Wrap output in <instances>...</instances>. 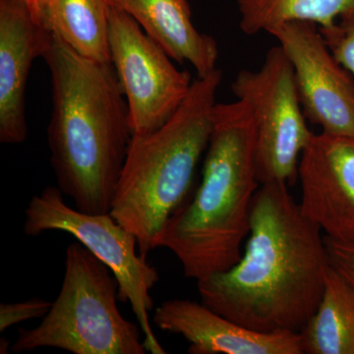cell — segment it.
Masks as SVG:
<instances>
[{
  "label": "cell",
  "mask_w": 354,
  "mask_h": 354,
  "mask_svg": "<svg viewBox=\"0 0 354 354\" xmlns=\"http://www.w3.org/2000/svg\"><path fill=\"white\" fill-rule=\"evenodd\" d=\"M283 183L261 184L241 259L197 281L202 304L256 332L299 334L315 313L330 267L325 236Z\"/></svg>",
  "instance_id": "obj_1"
},
{
  "label": "cell",
  "mask_w": 354,
  "mask_h": 354,
  "mask_svg": "<svg viewBox=\"0 0 354 354\" xmlns=\"http://www.w3.org/2000/svg\"><path fill=\"white\" fill-rule=\"evenodd\" d=\"M43 58L53 87L48 141L57 187L79 211L111 213L133 136L118 73L53 32Z\"/></svg>",
  "instance_id": "obj_2"
},
{
  "label": "cell",
  "mask_w": 354,
  "mask_h": 354,
  "mask_svg": "<svg viewBox=\"0 0 354 354\" xmlns=\"http://www.w3.org/2000/svg\"><path fill=\"white\" fill-rule=\"evenodd\" d=\"M260 185L250 109L239 100L216 104L201 183L167 223L158 248L171 251L196 281L227 271L241 259Z\"/></svg>",
  "instance_id": "obj_3"
},
{
  "label": "cell",
  "mask_w": 354,
  "mask_h": 354,
  "mask_svg": "<svg viewBox=\"0 0 354 354\" xmlns=\"http://www.w3.org/2000/svg\"><path fill=\"white\" fill-rule=\"evenodd\" d=\"M221 76L216 68L197 77L180 108L162 127L132 136L111 215L136 236L142 255L158 248L167 223L187 202L213 131Z\"/></svg>",
  "instance_id": "obj_4"
},
{
  "label": "cell",
  "mask_w": 354,
  "mask_h": 354,
  "mask_svg": "<svg viewBox=\"0 0 354 354\" xmlns=\"http://www.w3.org/2000/svg\"><path fill=\"white\" fill-rule=\"evenodd\" d=\"M118 286L108 266L80 242L66 248L59 295L38 327L18 329L14 353L53 348L73 354H145L140 326L118 306Z\"/></svg>",
  "instance_id": "obj_5"
},
{
  "label": "cell",
  "mask_w": 354,
  "mask_h": 354,
  "mask_svg": "<svg viewBox=\"0 0 354 354\" xmlns=\"http://www.w3.org/2000/svg\"><path fill=\"white\" fill-rule=\"evenodd\" d=\"M59 188L48 186L35 195L25 209L24 232L29 236L62 232L75 237L97 259L108 266L118 281V300L129 302L145 335L147 353L165 354L153 334L150 312L153 309L151 290L160 279L157 268L140 254L134 234L122 227L111 213L91 215L65 203Z\"/></svg>",
  "instance_id": "obj_6"
},
{
  "label": "cell",
  "mask_w": 354,
  "mask_h": 354,
  "mask_svg": "<svg viewBox=\"0 0 354 354\" xmlns=\"http://www.w3.org/2000/svg\"><path fill=\"white\" fill-rule=\"evenodd\" d=\"M232 90L255 122L258 180L292 185L314 133L307 127L292 65L283 48H270L260 68L241 70Z\"/></svg>",
  "instance_id": "obj_7"
},
{
  "label": "cell",
  "mask_w": 354,
  "mask_h": 354,
  "mask_svg": "<svg viewBox=\"0 0 354 354\" xmlns=\"http://www.w3.org/2000/svg\"><path fill=\"white\" fill-rule=\"evenodd\" d=\"M109 50L127 97L133 135L155 131L187 97L193 83L189 72L177 69L131 16L111 6Z\"/></svg>",
  "instance_id": "obj_8"
},
{
  "label": "cell",
  "mask_w": 354,
  "mask_h": 354,
  "mask_svg": "<svg viewBox=\"0 0 354 354\" xmlns=\"http://www.w3.org/2000/svg\"><path fill=\"white\" fill-rule=\"evenodd\" d=\"M268 34L292 65L306 118L324 134L354 139V79L335 57L318 26L290 22Z\"/></svg>",
  "instance_id": "obj_9"
},
{
  "label": "cell",
  "mask_w": 354,
  "mask_h": 354,
  "mask_svg": "<svg viewBox=\"0 0 354 354\" xmlns=\"http://www.w3.org/2000/svg\"><path fill=\"white\" fill-rule=\"evenodd\" d=\"M299 204L325 236L354 243V139L314 134L298 167Z\"/></svg>",
  "instance_id": "obj_10"
},
{
  "label": "cell",
  "mask_w": 354,
  "mask_h": 354,
  "mask_svg": "<svg viewBox=\"0 0 354 354\" xmlns=\"http://www.w3.org/2000/svg\"><path fill=\"white\" fill-rule=\"evenodd\" d=\"M51 32L26 0H0V142L27 139L25 97L32 62L43 57Z\"/></svg>",
  "instance_id": "obj_11"
},
{
  "label": "cell",
  "mask_w": 354,
  "mask_h": 354,
  "mask_svg": "<svg viewBox=\"0 0 354 354\" xmlns=\"http://www.w3.org/2000/svg\"><path fill=\"white\" fill-rule=\"evenodd\" d=\"M153 323L184 337L191 354H304L297 333L256 332L192 300L162 302L155 310Z\"/></svg>",
  "instance_id": "obj_12"
},
{
  "label": "cell",
  "mask_w": 354,
  "mask_h": 354,
  "mask_svg": "<svg viewBox=\"0 0 354 354\" xmlns=\"http://www.w3.org/2000/svg\"><path fill=\"white\" fill-rule=\"evenodd\" d=\"M124 11L176 62H188L198 77L216 69L218 43L195 27L187 0H108Z\"/></svg>",
  "instance_id": "obj_13"
},
{
  "label": "cell",
  "mask_w": 354,
  "mask_h": 354,
  "mask_svg": "<svg viewBox=\"0 0 354 354\" xmlns=\"http://www.w3.org/2000/svg\"><path fill=\"white\" fill-rule=\"evenodd\" d=\"M108 0H39L37 19L79 55L111 64Z\"/></svg>",
  "instance_id": "obj_14"
},
{
  "label": "cell",
  "mask_w": 354,
  "mask_h": 354,
  "mask_svg": "<svg viewBox=\"0 0 354 354\" xmlns=\"http://www.w3.org/2000/svg\"><path fill=\"white\" fill-rule=\"evenodd\" d=\"M299 335L305 354H354V286L332 266L320 304Z\"/></svg>",
  "instance_id": "obj_15"
},
{
  "label": "cell",
  "mask_w": 354,
  "mask_h": 354,
  "mask_svg": "<svg viewBox=\"0 0 354 354\" xmlns=\"http://www.w3.org/2000/svg\"><path fill=\"white\" fill-rule=\"evenodd\" d=\"M241 29L247 36L290 22L329 28L354 9V0H237Z\"/></svg>",
  "instance_id": "obj_16"
},
{
  "label": "cell",
  "mask_w": 354,
  "mask_h": 354,
  "mask_svg": "<svg viewBox=\"0 0 354 354\" xmlns=\"http://www.w3.org/2000/svg\"><path fill=\"white\" fill-rule=\"evenodd\" d=\"M320 31L335 57L354 79V9L330 27L321 28Z\"/></svg>",
  "instance_id": "obj_17"
},
{
  "label": "cell",
  "mask_w": 354,
  "mask_h": 354,
  "mask_svg": "<svg viewBox=\"0 0 354 354\" xmlns=\"http://www.w3.org/2000/svg\"><path fill=\"white\" fill-rule=\"evenodd\" d=\"M53 302L48 300L32 298L17 304H0V332L17 324L34 319H43L50 311Z\"/></svg>",
  "instance_id": "obj_18"
},
{
  "label": "cell",
  "mask_w": 354,
  "mask_h": 354,
  "mask_svg": "<svg viewBox=\"0 0 354 354\" xmlns=\"http://www.w3.org/2000/svg\"><path fill=\"white\" fill-rule=\"evenodd\" d=\"M330 266L354 286V243L325 236Z\"/></svg>",
  "instance_id": "obj_19"
},
{
  "label": "cell",
  "mask_w": 354,
  "mask_h": 354,
  "mask_svg": "<svg viewBox=\"0 0 354 354\" xmlns=\"http://www.w3.org/2000/svg\"><path fill=\"white\" fill-rule=\"evenodd\" d=\"M26 1H27V3L29 4L30 7H31L32 13H34L35 17L37 18V13H38L39 0H26Z\"/></svg>",
  "instance_id": "obj_20"
},
{
  "label": "cell",
  "mask_w": 354,
  "mask_h": 354,
  "mask_svg": "<svg viewBox=\"0 0 354 354\" xmlns=\"http://www.w3.org/2000/svg\"><path fill=\"white\" fill-rule=\"evenodd\" d=\"M8 351L9 342L4 337V339H1V342H0V353L6 354L8 353Z\"/></svg>",
  "instance_id": "obj_21"
}]
</instances>
